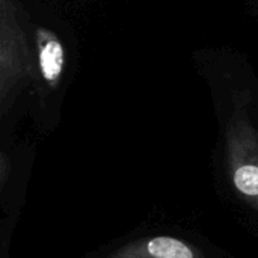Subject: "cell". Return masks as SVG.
<instances>
[{
  "label": "cell",
  "mask_w": 258,
  "mask_h": 258,
  "mask_svg": "<svg viewBox=\"0 0 258 258\" xmlns=\"http://www.w3.org/2000/svg\"><path fill=\"white\" fill-rule=\"evenodd\" d=\"M17 0H0V109L14 104L18 92L35 77V54L20 21Z\"/></svg>",
  "instance_id": "obj_3"
},
{
  "label": "cell",
  "mask_w": 258,
  "mask_h": 258,
  "mask_svg": "<svg viewBox=\"0 0 258 258\" xmlns=\"http://www.w3.org/2000/svg\"><path fill=\"white\" fill-rule=\"evenodd\" d=\"M80 258H239L200 230L177 222L142 224Z\"/></svg>",
  "instance_id": "obj_2"
},
{
  "label": "cell",
  "mask_w": 258,
  "mask_h": 258,
  "mask_svg": "<svg viewBox=\"0 0 258 258\" xmlns=\"http://www.w3.org/2000/svg\"><path fill=\"white\" fill-rule=\"evenodd\" d=\"M35 59L36 71L48 89H54L63 74L65 48L59 36L47 29L38 27L35 30Z\"/></svg>",
  "instance_id": "obj_5"
},
{
  "label": "cell",
  "mask_w": 258,
  "mask_h": 258,
  "mask_svg": "<svg viewBox=\"0 0 258 258\" xmlns=\"http://www.w3.org/2000/svg\"><path fill=\"white\" fill-rule=\"evenodd\" d=\"M0 258H12L11 254H6V255H0Z\"/></svg>",
  "instance_id": "obj_6"
},
{
  "label": "cell",
  "mask_w": 258,
  "mask_h": 258,
  "mask_svg": "<svg viewBox=\"0 0 258 258\" xmlns=\"http://www.w3.org/2000/svg\"><path fill=\"white\" fill-rule=\"evenodd\" d=\"M249 95L234 98L215 172L216 195L231 218L258 240V125Z\"/></svg>",
  "instance_id": "obj_1"
},
{
  "label": "cell",
  "mask_w": 258,
  "mask_h": 258,
  "mask_svg": "<svg viewBox=\"0 0 258 258\" xmlns=\"http://www.w3.org/2000/svg\"><path fill=\"white\" fill-rule=\"evenodd\" d=\"M8 148L0 150V255L11 254L14 234L26 204L27 177Z\"/></svg>",
  "instance_id": "obj_4"
}]
</instances>
